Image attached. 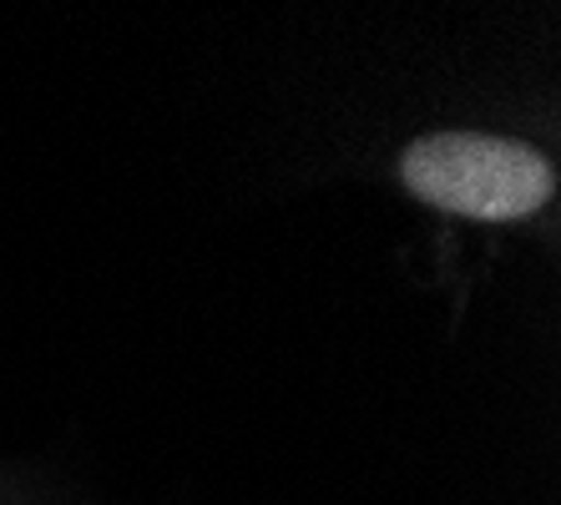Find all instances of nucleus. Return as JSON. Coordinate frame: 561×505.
<instances>
[{"instance_id": "obj_1", "label": "nucleus", "mask_w": 561, "mask_h": 505, "mask_svg": "<svg viewBox=\"0 0 561 505\" xmlns=\"http://www.w3.org/2000/svg\"><path fill=\"white\" fill-rule=\"evenodd\" d=\"M400 182L420 203L476 222L531 218L557 193V172L536 147L491 131H431L400 152Z\"/></svg>"}]
</instances>
